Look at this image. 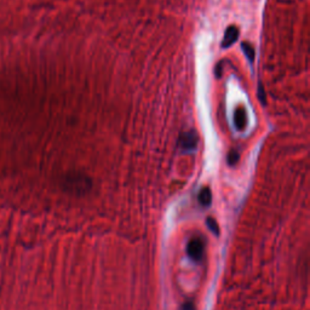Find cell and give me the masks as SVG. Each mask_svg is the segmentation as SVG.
Here are the masks:
<instances>
[{"label":"cell","instance_id":"cell-1","mask_svg":"<svg viewBox=\"0 0 310 310\" xmlns=\"http://www.w3.org/2000/svg\"><path fill=\"white\" fill-rule=\"evenodd\" d=\"M202 252H204V245L202 241L199 239H193L188 244V254L193 260L199 262L202 258Z\"/></svg>","mask_w":310,"mask_h":310},{"label":"cell","instance_id":"cell-2","mask_svg":"<svg viewBox=\"0 0 310 310\" xmlns=\"http://www.w3.org/2000/svg\"><path fill=\"white\" fill-rule=\"evenodd\" d=\"M179 144L184 150H194L198 144V136L194 131L184 132L179 138Z\"/></svg>","mask_w":310,"mask_h":310},{"label":"cell","instance_id":"cell-3","mask_svg":"<svg viewBox=\"0 0 310 310\" xmlns=\"http://www.w3.org/2000/svg\"><path fill=\"white\" fill-rule=\"evenodd\" d=\"M237 38H239V28H237L236 26H229L224 33V38H223L222 48L223 49L230 48V46L236 42Z\"/></svg>","mask_w":310,"mask_h":310},{"label":"cell","instance_id":"cell-4","mask_svg":"<svg viewBox=\"0 0 310 310\" xmlns=\"http://www.w3.org/2000/svg\"><path fill=\"white\" fill-rule=\"evenodd\" d=\"M234 124H235L236 129L240 130V131L245 130L246 125H247V113H246L245 108L239 107V108L235 109V113H234Z\"/></svg>","mask_w":310,"mask_h":310},{"label":"cell","instance_id":"cell-5","mask_svg":"<svg viewBox=\"0 0 310 310\" xmlns=\"http://www.w3.org/2000/svg\"><path fill=\"white\" fill-rule=\"evenodd\" d=\"M199 201L202 206H208L212 201V194L208 188H204L199 194Z\"/></svg>","mask_w":310,"mask_h":310},{"label":"cell","instance_id":"cell-6","mask_svg":"<svg viewBox=\"0 0 310 310\" xmlns=\"http://www.w3.org/2000/svg\"><path fill=\"white\" fill-rule=\"evenodd\" d=\"M242 49H244V52L246 55V57H247L248 61L252 63L254 60V50L253 48L248 44V43H242Z\"/></svg>","mask_w":310,"mask_h":310},{"label":"cell","instance_id":"cell-7","mask_svg":"<svg viewBox=\"0 0 310 310\" xmlns=\"http://www.w3.org/2000/svg\"><path fill=\"white\" fill-rule=\"evenodd\" d=\"M207 225L210 227V230L213 231L214 234H218V224H217V222L214 221L213 218H211V217H208L207 218Z\"/></svg>","mask_w":310,"mask_h":310},{"label":"cell","instance_id":"cell-8","mask_svg":"<svg viewBox=\"0 0 310 310\" xmlns=\"http://www.w3.org/2000/svg\"><path fill=\"white\" fill-rule=\"evenodd\" d=\"M236 160H237V154L236 153H231V154L229 155V163L235 164Z\"/></svg>","mask_w":310,"mask_h":310}]
</instances>
